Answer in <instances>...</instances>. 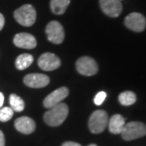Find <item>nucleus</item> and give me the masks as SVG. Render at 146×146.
Instances as JSON below:
<instances>
[{"label":"nucleus","instance_id":"f257e3e1","mask_svg":"<svg viewBox=\"0 0 146 146\" xmlns=\"http://www.w3.org/2000/svg\"><path fill=\"white\" fill-rule=\"evenodd\" d=\"M68 115V107L65 103H59L53 106L44 115L45 123L51 127L61 125Z\"/></svg>","mask_w":146,"mask_h":146},{"label":"nucleus","instance_id":"f03ea898","mask_svg":"<svg viewBox=\"0 0 146 146\" xmlns=\"http://www.w3.org/2000/svg\"><path fill=\"white\" fill-rule=\"evenodd\" d=\"M14 17L21 25L30 27L36 21V10L31 4H25L15 11Z\"/></svg>","mask_w":146,"mask_h":146},{"label":"nucleus","instance_id":"7ed1b4c3","mask_svg":"<svg viewBox=\"0 0 146 146\" xmlns=\"http://www.w3.org/2000/svg\"><path fill=\"white\" fill-rule=\"evenodd\" d=\"M121 135L125 141H132L146 136V125L141 122H130L124 125Z\"/></svg>","mask_w":146,"mask_h":146},{"label":"nucleus","instance_id":"20e7f679","mask_svg":"<svg viewBox=\"0 0 146 146\" xmlns=\"http://www.w3.org/2000/svg\"><path fill=\"white\" fill-rule=\"evenodd\" d=\"M108 124V114L102 110H98L91 115L89 120L90 131L94 134L102 133Z\"/></svg>","mask_w":146,"mask_h":146},{"label":"nucleus","instance_id":"39448f33","mask_svg":"<svg viewBox=\"0 0 146 146\" xmlns=\"http://www.w3.org/2000/svg\"><path fill=\"white\" fill-rule=\"evenodd\" d=\"M76 67L80 74L87 76H94L98 72V66L97 62L93 58L89 56L80 58L76 63Z\"/></svg>","mask_w":146,"mask_h":146},{"label":"nucleus","instance_id":"423d86ee","mask_svg":"<svg viewBox=\"0 0 146 146\" xmlns=\"http://www.w3.org/2000/svg\"><path fill=\"white\" fill-rule=\"evenodd\" d=\"M47 38L54 44H61L64 40V29L62 25L56 21H50L46 28Z\"/></svg>","mask_w":146,"mask_h":146},{"label":"nucleus","instance_id":"0eeeda50","mask_svg":"<svg viewBox=\"0 0 146 146\" xmlns=\"http://www.w3.org/2000/svg\"><path fill=\"white\" fill-rule=\"evenodd\" d=\"M124 24L126 27L131 30L140 33L145 29L146 19L141 13L132 12L126 17Z\"/></svg>","mask_w":146,"mask_h":146},{"label":"nucleus","instance_id":"6e6552de","mask_svg":"<svg viewBox=\"0 0 146 146\" xmlns=\"http://www.w3.org/2000/svg\"><path fill=\"white\" fill-rule=\"evenodd\" d=\"M38 66L43 71H54L60 67L61 61L54 54L44 53L38 58Z\"/></svg>","mask_w":146,"mask_h":146},{"label":"nucleus","instance_id":"1a4fd4ad","mask_svg":"<svg viewBox=\"0 0 146 146\" xmlns=\"http://www.w3.org/2000/svg\"><path fill=\"white\" fill-rule=\"evenodd\" d=\"M99 3L102 11L112 18L118 17L123 10L121 0H99Z\"/></svg>","mask_w":146,"mask_h":146},{"label":"nucleus","instance_id":"9d476101","mask_svg":"<svg viewBox=\"0 0 146 146\" xmlns=\"http://www.w3.org/2000/svg\"><path fill=\"white\" fill-rule=\"evenodd\" d=\"M69 91L68 88L66 87H61L56 90H54L51 94H50L46 98L44 99L43 105L46 108H51L53 106H56L62 102L68 96Z\"/></svg>","mask_w":146,"mask_h":146},{"label":"nucleus","instance_id":"9b49d317","mask_svg":"<svg viewBox=\"0 0 146 146\" xmlns=\"http://www.w3.org/2000/svg\"><path fill=\"white\" fill-rule=\"evenodd\" d=\"M24 83L30 88H43L50 83V78L45 74L41 73H32L25 76Z\"/></svg>","mask_w":146,"mask_h":146},{"label":"nucleus","instance_id":"f8f14e48","mask_svg":"<svg viewBox=\"0 0 146 146\" xmlns=\"http://www.w3.org/2000/svg\"><path fill=\"white\" fill-rule=\"evenodd\" d=\"M13 42L16 46L28 50L33 49L36 46V38L32 34L27 33H21L16 34L13 39Z\"/></svg>","mask_w":146,"mask_h":146},{"label":"nucleus","instance_id":"ddd939ff","mask_svg":"<svg viewBox=\"0 0 146 146\" xmlns=\"http://www.w3.org/2000/svg\"><path fill=\"white\" fill-rule=\"evenodd\" d=\"M14 125L18 131L26 135L31 134L36 129V123L34 120L27 116H23L16 119Z\"/></svg>","mask_w":146,"mask_h":146},{"label":"nucleus","instance_id":"4468645a","mask_svg":"<svg viewBox=\"0 0 146 146\" xmlns=\"http://www.w3.org/2000/svg\"><path fill=\"white\" fill-rule=\"evenodd\" d=\"M125 125V119L120 115H113L108 121L109 130L113 134H121Z\"/></svg>","mask_w":146,"mask_h":146},{"label":"nucleus","instance_id":"2eb2a0df","mask_svg":"<svg viewBox=\"0 0 146 146\" xmlns=\"http://www.w3.org/2000/svg\"><path fill=\"white\" fill-rule=\"evenodd\" d=\"M71 0H50V9L55 15L63 14L70 4Z\"/></svg>","mask_w":146,"mask_h":146},{"label":"nucleus","instance_id":"dca6fc26","mask_svg":"<svg viewBox=\"0 0 146 146\" xmlns=\"http://www.w3.org/2000/svg\"><path fill=\"white\" fill-rule=\"evenodd\" d=\"M33 62V57L29 54H20L16 59V67L18 70H25Z\"/></svg>","mask_w":146,"mask_h":146},{"label":"nucleus","instance_id":"f3484780","mask_svg":"<svg viewBox=\"0 0 146 146\" xmlns=\"http://www.w3.org/2000/svg\"><path fill=\"white\" fill-rule=\"evenodd\" d=\"M136 101V96L131 91H125L119 94V102L121 105L128 106L133 105Z\"/></svg>","mask_w":146,"mask_h":146},{"label":"nucleus","instance_id":"a211bd4d","mask_svg":"<svg viewBox=\"0 0 146 146\" xmlns=\"http://www.w3.org/2000/svg\"><path fill=\"white\" fill-rule=\"evenodd\" d=\"M11 107L16 112H21L25 109V102L16 94H11L9 97Z\"/></svg>","mask_w":146,"mask_h":146},{"label":"nucleus","instance_id":"6ab92c4d","mask_svg":"<svg viewBox=\"0 0 146 146\" xmlns=\"http://www.w3.org/2000/svg\"><path fill=\"white\" fill-rule=\"evenodd\" d=\"M14 110L11 107H3L0 109V121L1 122H7L13 117Z\"/></svg>","mask_w":146,"mask_h":146},{"label":"nucleus","instance_id":"aec40b11","mask_svg":"<svg viewBox=\"0 0 146 146\" xmlns=\"http://www.w3.org/2000/svg\"><path fill=\"white\" fill-rule=\"evenodd\" d=\"M106 98V94L105 92H103V91L99 92L98 94H97V95L94 98V103L97 106H101L103 103Z\"/></svg>","mask_w":146,"mask_h":146},{"label":"nucleus","instance_id":"412c9836","mask_svg":"<svg viewBox=\"0 0 146 146\" xmlns=\"http://www.w3.org/2000/svg\"><path fill=\"white\" fill-rule=\"evenodd\" d=\"M62 146H82L80 145V144L76 143V142H73V141H67V142H64Z\"/></svg>","mask_w":146,"mask_h":146},{"label":"nucleus","instance_id":"4be33fe9","mask_svg":"<svg viewBox=\"0 0 146 146\" xmlns=\"http://www.w3.org/2000/svg\"><path fill=\"white\" fill-rule=\"evenodd\" d=\"M0 146H5V137L3 132L0 130Z\"/></svg>","mask_w":146,"mask_h":146},{"label":"nucleus","instance_id":"5701e85b","mask_svg":"<svg viewBox=\"0 0 146 146\" xmlns=\"http://www.w3.org/2000/svg\"><path fill=\"white\" fill-rule=\"evenodd\" d=\"M4 24H5V19H4V16H3V14L0 13V31L3 29V28L4 26Z\"/></svg>","mask_w":146,"mask_h":146},{"label":"nucleus","instance_id":"b1692460","mask_svg":"<svg viewBox=\"0 0 146 146\" xmlns=\"http://www.w3.org/2000/svg\"><path fill=\"white\" fill-rule=\"evenodd\" d=\"M3 103H4V96L2 93H0V107L3 106Z\"/></svg>","mask_w":146,"mask_h":146},{"label":"nucleus","instance_id":"393cba45","mask_svg":"<svg viewBox=\"0 0 146 146\" xmlns=\"http://www.w3.org/2000/svg\"><path fill=\"white\" fill-rule=\"evenodd\" d=\"M89 146H98L97 145H95V144H91V145H89Z\"/></svg>","mask_w":146,"mask_h":146}]
</instances>
